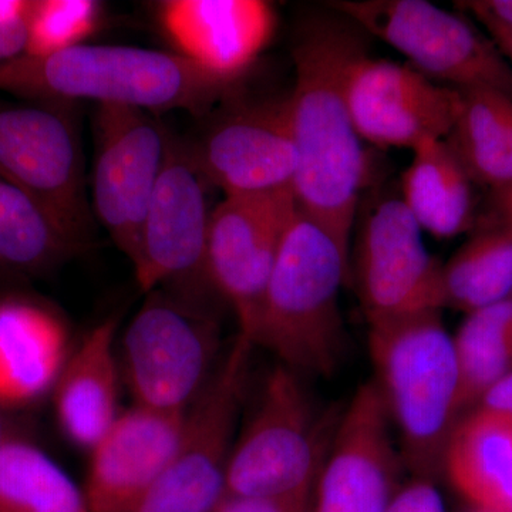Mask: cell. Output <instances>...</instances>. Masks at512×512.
I'll list each match as a JSON object with an SVG mask.
<instances>
[{"label": "cell", "instance_id": "obj_2", "mask_svg": "<svg viewBox=\"0 0 512 512\" xmlns=\"http://www.w3.org/2000/svg\"><path fill=\"white\" fill-rule=\"evenodd\" d=\"M234 89L178 53L140 47L80 45L0 63V90L43 104L90 100L148 113L202 114Z\"/></svg>", "mask_w": 512, "mask_h": 512}, {"label": "cell", "instance_id": "obj_29", "mask_svg": "<svg viewBox=\"0 0 512 512\" xmlns=\"http://www.w3.org/2000/svg\"><path fill=\"white\" fill-rule=\"evenodd\" d=\"M29 0H0V63L25 53Z\"/></svg>", "mask_w": 512, "mask_h": 512}, {"label": "cell", "instance_id": "obj_38", "mask_svg": "<svg viewBox=\"0 0 512 512\" xmlns=\"http://www.w3.org/2000/svg\"><path fill=\"white\" fill-rule=\"evenodd\" d=\"M309 512V511H308Z\"/></svg>", "mask_w": 512, "mask_h": 512}, {"label": "cell", "instance_id": "obj_23", "mask_svg": "<svg viewBox=\"0 0 512 512\" xmlns=\"http://www.w3.org/2000/svg\"><path fill=\"white\" fill-rule=\"evenodd\" d=\"M456 126L446 138L473 183L490 188L512 181V97L466 90Z\"/></svg>", "mask_w": 512, "mask_h": 512}, {"label": "cell", "instance_id": "obj_35", "mask_svg": "<svg viewBox=\"0 0 512 512\" xmlns=\"http://www.w3.org/2000/svg\"><path fill=\"white\" fill-rule=\"evenodd\" d=\"M483 28L487 30V35L497 45L500 52L503 53L507 62L512 66V28L495 22H480Z\"/></svg>", "mask_w": 512, "mask_h": 512}, {"label": "cell", "instance_id": "obj_15", "mask_svg": "<svg viewBox=\"0 0 512 512\" xmlns=\"http://www.w3.org/2000/svg\"><path fill=\"white\" fill-rule=\"evenodd\" d=\"M346 100L363 143L414 150L446 140L463 107L460 90L434 82L410 64L360 56L346 79Z\"/></svg>", "mask_w": 512, "mask_h": 512}, {"label": "cell", "instance_id": "obj_26", "mask_svg": "<svg viewBox=\"0 0 512 512\" xmlns=\"http://www.w3.org/2000/svg\"><path fill=\"white\" fill-rule=\"evenodd\" d=\"M512 293V229L481 228L443 264L444 308L476 312Z\"/></svg>", "mask_w": 512, "mask_h": 512}, {"label": "cell", "instance_id": "obj_17", "mask_svg": "<svg viewBox=\"0 0 512 512\" xmlns=\"http://www.w3.org/2000/svg\"><path fill=\"white\" fill-rule=\"evenodd\" d=\"M184 414L137 404L119 414L89 451L82 488L90 512L137 510L173 460Z\"/></svg>", "mask_w": 512, "mask_h": 512}, {"label": "cell", "instance_id": "obj_30", "mask_svg": "<svg viewBox=\"0 0 512 512\" xmlns=\"http://www.w3.org/2000/svg\"><path fill=\"white\" fill-rule=\"evenodd\" d=\"M386 512H446V507L433 480L414 477L394 494Z\"/></svg>", "mask_w": 512, "mask_h": 512}, {"label": "cell", "instance_id": "obj_8", "mask_svg": "<svg viewBox=\"0 0 512 512\" xmlns=\"http://www.w3.org/2000/svg\"><path fill=\"white\" fill-rule=\"evenodd\" d=\"M255 345L237 335L214 375L184 414L173 460L134 512H215L247 399Z\"/></svg>", "mask_w": 512, "mask_h": 512}, {"label": "cell", "instance_id": "obj_5", "mask_svg": "<svg viewBox=\"0 0 512 512\" xmlns=\"http://www.w3.org/2000/svg\"><path fill=\"white\" fill-rule=\"evenodd\" d=\"M339 413L326 414L305 376L276 363L239 426L227 494L311 507L313 487Z\"/></svg>", "mask_w": 512, "mask_h": 512}, {"label": "cell", "instance_id": "obj_36", "mask_svg": "<svg viewBox=\"0 0 512 512\" xmlns=\"http://www.w3.org/2000/svg\"><path fill=\"white\" fill-rule=\"evenodd\" d=\"M2 412L3 409H0V444L5 443V441L8 440L10 436H12L8 429H6V424L5 421H3Z\"/></svg>", "mask_w": 512, "mask_h": 512}, {"label": "cell", "instance_id": "obj_27", "mask_svg": "<svg viewBox=\"0 0 512 512\" xmlns=\"http://www.w3.org/2000/svg\"><path fill=\"white\" fill-rule=\"evenodd\" d=\"M453 339L464 413L477 406L498 380L512 372V293L468 313Z\"/></svg>", "mask_w": 512, "mask_h": 512}, {"label": "cell", "instance_id": "obj_16", "mask_svg": "<svg viewBox=\"0 0 512 512\" xmlns=\"http://www.w3.org/2000/svg\"><path fill=\"white\" fill-rule=\"evenodd\" d=\"M191 153L207 184L225 197L293 191L298 156L288 99L235 107Z\"/></svg>", "mask_w": 512, "mask_h": 512}, {"label": "cell", "instance_id": "obj_18", "mask_svg": "<svg viewBox=\"0 0 512 512\" xmlns=\"http://www.w3.org/2000/svg\"><path fill=\"white\" fill-rule=\"evenodd\" d=\"M160 22L178 55L237 87L274 39L276 13L265 0H170Z\"/></svg>", "mask_w": 512, "mask_h": 512}, {"label": "cell", "instance_id": "obj_4", "mask_svg": "<svg viewBox=\"0 0 512 512\" xmlns=\"http://www.w3.org/2000/svg\"><path fill=\"white\" fill-rule=\"evenodd\" d=\"M369 352L404 467L433 480L463 413L456 346L441 311L369 325Z\"/></svg>", "mask_w": 512, "mask_h": 512}, {"label": "cell", "instance_id": "obj_12", "mask_svg": "<svg viewBox=\"0 0 512 512\" xmlns=\"http://www.w3.org/2000/svg\"><path fill=\"white\" fill-rule=\"evenodd\" d=\"M94 131V211L116 247L133 262L170 134L148 111L111 104L97 110Z\"/></svg>", "mask_w": 512, "mask_h": 512}, {"label": "cell", "instance_id": "obj_28", "mask_svg": "<svg viewBox=\"0 0 512 512\" xmlns=\"http://www.w3.org/2000/svg\"><path fill=\"white\" fill-rule=\"evenodd\" d=\"M100 15V3L94 0H30L23 55L49 56L83 45Z\"/></svg>", "mask_w": 512, "mask_h": 512}, {"label": "cell", "instance_id": "obj_37", "mask_svg": "<svg viewBox=\"0 0 512 512\" xmlns=\"http://www.w3.org/2000/svg\"><path fill=\"white\" fill-rule=\"evenodd\" d=\"M474 512H487V511H480V510H476V511H474Z\"/></svg>", "mask_w": 512, "mask_h": 512}, {"label": "cell", "instance_id": "obj_24", "mask_svg": "<svg viewBox=\"0 0 512 512\" xmlns=\"http://www.w3.org/2000/svg\"><path fill=\"white\" fill-rule=\"evenodd\" d=\"M80 248L35 200L0 178V274H43Z\"/></svg>", "mask_w": 512, "mask_h": 512}, {"label": "cell", "instance_id": "obj_9", "mask_svg": "<svg viewBox=\"0 0 512 512\" xmlns=\"http://www.w3.org/2000/svg\"><path fill=\"white\" fill-rule=\"evenodd\" d=\"M207 181L191 147L170 136L163 173L151 197L131 262L141 291L165 289L207 303L215 295L207 272L211 212Z\"/></svg>", "mask_w": 512, "mask_h": 512}, {"label": "cell", "instance_id": "obj_1", "mask_svg": "<svg viewBox=\"0 0 512 512\" xmlns=\"http://www.w3.org/2000/svg\"><path fill=\"white\" fill-rule=\"evenodd\" d=\"M363 55L360 29L350 20L339 13L312 19L293 47L295 84L288 96L298 156L296 205L349 254L370 165L350 117L346 79Z\"/></svg>", "mask_w": 512, "mask_h": 512}, {"label": "cell", "instance_id": "obj_19", "mask_svg": "<svg viewBox=\"0 0 512 512\" xmlns=\"http://www.w3.org/2000/svg\"><path fill=\"white\" fill-rule=\"evenodd\" d=\"M117 329L116 318L94 326L70 352L52 392L63 436L82 450H92L121 413Z\"/></svg>", "mask_w": 512, "mask_h": 512}, {"label": "cell", "instance_id": "obj_3", "mask_svg": "<svg viewBox=\"0 0 512 512\" xmlns=\"http://www.w3.org/2000/svg\"><path fill=\"white\" fill-rule=\"evenodd\" d=\"M348 281L349 252L298 208L249 339L299 375L332 376L348 342L339 303Z\"/></svg>", "mask_w": 512, "mask_h": 512}, {"label": "cell", "instance_id": "obj_25", "mask_svg": "<svg viewBox=\"0 0 512 512\" xmlns=\"http://www.w3.org/2000/svg\"><path fill=\"white\" fill-rule=\"evenodd\" d=\"M0 512H90L83 488L35 444H0Z\"/></svg>", "mask_w": 512, "mask_h": 512}, {"label": "cell", "instance_id": "obj_32", "mask_svg": "<svg viewBox=\"0 0 512 512\" xmlns=\"http://www.w3.org/2000/svg\"><path fill=\"white\" fill-rule=\"evenodd\" d=\"M309 508L227 494L215 512H308Z\"/></svg>", "mask_w": 512, "mask_h": 512}, {"label": "cell", "instance_id": "obj_34", "mask_svg": "<svg viewBox=\"0 0 512 512\" xmlns=\"http://www.w3.org/2000/svg\"><path fill=\"white\" fill-rule=\"evenodd\" d=\"M495 221L512 229V181L503 187L494 188Z\"/></svg>", "mask_w": 512, "mask_h": 512}, {"label": "cell", "instance_id": "obj_11", "mask_svg": "<svg viewBox=\"0 0 512 512\" xmlns=\"http://www.w3.org/2000/svg\"><path fill=\"white\" fill-rule=\"evenodd\" d=\"M350 281L369 325L443 311V264L427 251L402 198H384L360 222Z\"/></svg>", "mask_w": 512, "mask_h": 512}, {"label": "cell", "instance_id": "obj_7", "mask_svg": "<svg viewBox=\"0 0 512 512\" xmlns=\"http://www.w3.org/2000/svg\"><path fill=\"white\" fill-rule=\"evenodd\" d=\"M329 8L383 40L434 82L512 97V66L467 16L426 0H336Z\"/></svg>", "mask_w": 512, "mask_h": 512}, {"label": "cell", "instance_id": "obj_13", "mask_svg": "<svg viewBox=\"0 0 512 512\" xmlns=\"http://www.w3.org/2000/svg\"><path fill=\"white\" fill-rule=\"evenodd\" d=\"M404 467L392 420L373 380L342 406L309 512H386Z\"/></svg>", "mask_w": 512, "mask_h": 512}, {"label": "cell", "instance_id": "obj_6", "mask_svg": "<svg viewBox=\"0 0 512 512\" xmlns=\"http://www.w3.org/2000/svg\"><path fill=\"white\" fill-rule=\"evenodd\" d=\"M117 349L133 404L184 414L220 363V323L207 303L158 289L147 293Z\"/></svg>", "mask_w": 512, "mask_h": 512}, {"label": "cell", "instance_id": "obj_33", "mask_svg": "<svg viewBox=\"0 0 512 512\" xmlns=\"http://www.w3.org/2000/svg\"><path fill=\"white\" fill-rule=\"evenodd\" d=\"M493 410L512 419V372L498 380L497 383L484 394L477 407Z\"/></svg>", "mask_w": 512, "mask_h": 512}, {"label": "cell", "instance_id": "obj_14", "mask_svg": "<svg viewBox=\"0 0 512 512\" xmlns=\"http://www.w3.org/2000/svg\"><path fill=\"white\" fill-rule=\"evenodd\" d=\"M298 205L292 190L238 195L211 212L208 279L228 303L239 335L251 338L256 315ZM251 340V339H249Z\"/></svg>", "mask_w": 512, "mask_h": 512}, {"label": "cell", "instance_id": "obj_31", "mask_svg": "<svg viewBox=\"0 0 512 512\" xmlns=\"http://www.w3.org/2000/svg\"><path fill=\"white\" fill-rule=\"evenodd\" d=\"M478 22H495L512 28V0H468L458 3Z\"/></svg>", "mask_w": 512, "mask_h": 512}, {"label": "cell", "instance_id": "obj_20", "mask_svg": "<svg viewBox=\"0 0 512 512\" xmlns=\"http://www.w3.org/2000/svg\"><path fill=\"white\" fill-rule=\"evenodd\" d=\"M72 349L56 313L28 299H2L0 409H22L52 394Z\"/></svg>", "mask_w": 512, "mask_h": 512}, {"label": "cell", "instance_id": "obj_22", "mask_svg": "<svg viewBox=\"0 0 512 512\" xmlns=\"http://www.w3.org/2000/svg\"><path fill=\"white\" fill-rule=\"evenodd\" d=\"M400 198L433 237H458L473 225V180L446 140H427L414 148Z\"/></svg>", "mask_w": 512, "mask_h": 512}, {"label": "cell", "instance_id": "obj_21", "mask_svg": "<svg viewBox=\"0 0 512 512\" xmlns=\"http://www.w3.org/2000/svg\"><path fill=\"white\" fill-rule=\"evenodd\" d=\"M441 473L477 510L512 512V419L480 406L461 417Z\"/></svg>", "mask_w": 512, "mask_h": 512}, {"label": "cell", "instance_id": "obj_10", "mask_svg": "<svg viewBox=\"0 0 512 512\" xmlns=\"http://www.w3.org/2000/svg\"><path fill=\"white\" fill-rule=\"evenodd\" d=\"M73 120L56 104H0V178L28 194L83 247L90 215Z\"/></svg>", "mask_w": 512, "mask_h": 512}]
</instances>
